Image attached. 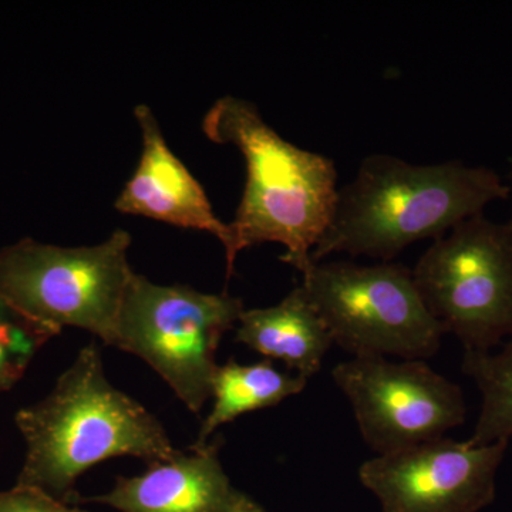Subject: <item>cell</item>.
Instances as JSON below:
<instances>
[{"label": "cell", "instance_id": "9", "mask_svg": "<svg viewBox=\"0 0 512 512\" xmlns=\"http://www.w3.org/2000/svg\"><path fill=\"white\" fill-rule=\"evenodd\" d=\"M508 444L441 437L370 458L359 478L383 512H478L494 501Z\"/></svg>", "mask_w": 512, "mask_h": 512}, {"label": "cell", "instance_id": "2", "mask_svg": "<svg viewBox=\"0 0 512 512\" xmlns=\"http://www.w3.org/2000/svg\"><path fill=\"white\" fill-rule=\"evenodd\" d=\"M215 144L238 148L247 181L234 221L227 278L239 252L255 245H284L285 264L301 274L313 264L312 252L328 229L338 200V170L332 158L303 150L279 136L252 101L224 96L202 120Z\"/></svg>", "mask_w": 512, "mask_h": 512}, {"label": "cell", "instance_id": "15", "mask_svg": "<svg viewBox=\"0 0 512 512\" xmlns=\"http://www.w3.org/2000/svg\"><path fill=\"white\" fill-rule=\"evenodd\" d=\"M55 336L0 299V393L22 379L36 353Z\"/></svg>", "mask_w": 512, "mask_h": 512}, {"label": "cell", "instance_id": "3", "mask_svg": "<svg viewBox=\"0 0 512 512\" xmlns=\"http://www.w3.org/2000/svg\"><path fill=\"white\" fill-rule=\"evenodd\" d=\"M26 441L20 485L36 487L64 503L89 468L113 457L148 464L177 453L161 421L107 379L96 343L84 346L42 402L15 417Z\"/></svg>", "mask_w": 512, "mask_h": 512}, {"label": "cell", "instance_id": "11", "mask_svg": "<svg viewBox=\"0 0 512 512\" xmlns=\"http://www.w3.org/2000/svg\"><path fill=\"white\" fill-rule=\"evenodd\" d=\"M134 116L143 137V151L136 171L121 190L114 208L121 214L140 215L175 227L210 232L221 242L228 259L232 249L229 224L215 215L202 185L168 147L151 107L138 104Z\"/></svg>", "mask_w": 512, "mask_h": 512}, {"label": "cell", "instance_id": "8", "mask_svg": "<svg viewBox=\"0 0 512 512\" xmlns=\"http://www.w3.org/2000/svg\"><path fill=\"white\" fill-rule=\"evenodd\" d=\"M332 379L377 456L441 439L466 421L463 390L424 360L352 357Z\"/></svg>", "mask_w": 512, "mask_h": 512}, {"label": "cell", "instance_id": "12", "mask_svg": "<svg viewBox=\"0 0 512 512\" xmlns=\"http://www.w3.org/2000/svg\"><path fill=\"white\" fill-rule=\"evenodd\" d=\"M235 340L268 360H281L308 380L322 369L333 346L328 328L301 285L274 306L242 312Z\"/></svg>", "mask_w": 512, "mask_h": 512}, {"label": "cell", "instance_id": "6", "mask_svg": "<svg viewBox=\"0 0 512 512\" xmlns=\"http://www.w3.org/2000/svg\"><path fill=\"white\" fill-rule=\"evenodd\" d=\"M301 286L333 345L353 357L426 360L446 335L421 299L412 269L402 264L313 262Z\"/></svg>", "mask_w": 512, "mask_h": 512}, {"label": "cell", "instance_id": "7", "mask_svg": "<svg viewBox=\"0 0 512 512\" xmlns=\"http://www.w3.org/2000/svg\"><path fill=\"white\" fill-rule=\"evenodd\" d=\"M412 271L427 309L464 352H490L512 339V221L468 218Z\"/></svg>", "mask_w": 512, "mask_h": 512}, {"label": "cell", "instance_id": "17", "mask_svg": "<svg viewBox=\"0 0 512 512\" xmlns=\"http://www.w3.org/2000/svg\"><path fill=\"white\" fill-rule=\"evenodd\" d=\"M508 178H510V180L512 181V158L510 160V174H508ZM510 221H512V215Z\"/></svg>", "mask_w": 512, "mask_h": 512}, {"label": "cell", "instance_id": "5", "mask_svg": "<svg viewBox=\"0 0 512 512\" xmlns=\"http://www.w3.org/2000/svg\"><path fill=\"white\" fill-rule=\"evenodd\" d=\"M244 311L241 299L228 293L158 285L134 272L110 346L143 359L198 414L211 399L222 336Z\"/></svg>", "mask_w": 512, "mask_h": 512}, {"label": "cell", "instance_id": "16", "mask_svg": "<svg viewBox=\"0 0 512 512\" xmlns=\"http://www.w3.org/2000/svg\"><path fill=\"white\" fill-rule=\"evenodd\" d=\"M0 512H87L39 490L16 484L0 493Z\"/></svg>", "mask_w": 512, "mask_h": 512}, {"label": "cell", "instance_id": "1", "mask_svg": "<svg viewBox=\"0 0 512 512\" xmlns=\"http://www.w3.org/2000/svg\"><path fill=\"white\" fill-rule=\"evenodd\" d=\"M511 185L493 168L451 160L412 164L390 154L363 158L355 180L339 188L332 220L312 262L330 255L389 262L423 239H439L494 201Z\"/></svg>", "mask_w": 512, "mask_h": 512}, {"label": "cell", "instance_id": "4", "mask_svg": "<svg viewBox=\"0 0 512 512\" xmlns=\"http://www.w3.org/2000/svg\"><path fill=\"white\" fill-rule=\"evenodd\" d=\"M131 237L116 229L92 247H57L25 238L0 248V299L53 330H87L110 346L134 271Z\"/></svg>", "mask_w": 512, "mask_h": 512}, {"label": "cell", "instance_id": "13", "mask_svg": "<svg viewBox=\"0 0 512 512\" xmlns=\"http://www.w3.org/2000/svg\"><path fill=\"white\" fill-rule=\"evenodd\" d=\"M306 384L305 377L282 373L268 359L254 365H241L235 360L218 365L212 377L214 406L192 447H204L215 431L242 414L275 407L302 393Z\"/></svg>", "mask_w": 512, "mask_h": 512}, {"label": "cell", "instance_id": "18", "mask_svg": "<svg viewBox=\"0 0 512 512\" xmlns=\"http://www.w3.org/2000/svg\"><path fill=\"white\" fill-rule=\"evenodd\" d=\"M251 512H265V511L262 510V508L259 507V505H258V507H256L255 510H252Z\"/></svg>", "mask_w": 512, "mask_h": 512}, {"label": "cell", "instance_id": "14", "mask_svg": "<svg viewBox=\"0 0 512 512\" xmlns=\"http://www.w3.org/2000/svg\"><path fill=\"white\" fill-rule=\"evenodd\" d=\"M463 373L476 383L481 409L471 434L476 446L512 437V339L494 352H464Z\"/></svg>", "mask_w": 512, "mask_h": 512}, {"label": "cell", "instance_id": "10", "mask_svg": "<svg viewBox=\"0 0 512 512\" xmlns=\"http://www.w3.org/2000/svg\"><path fill=\"white\" fill-rule=\"evenodd\" d=\"M220 443L177 450L144 473L119 477L113 490L76 503L109 505L120 512H251L255 501L232 485L220 461Z\"/></svg>", "mask_w": 512, "mask_h": 512}]
</instances>
